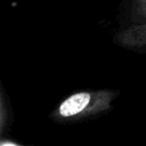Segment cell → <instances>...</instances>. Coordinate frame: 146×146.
<instances>
[{
  "label": "cell",
  "mask_w": 146,
  "mask_h": 146,
  "mask_svg": "<svg viewBox=\"0 0 146 146\" xmlns=\"http://www.w3.org/2000/svg\"><path fill=\"white\" fill-rule=\"evenodd\" d=\"M1 146H21V145H18V144H15V143H13V141H8V140H2L1 141Z\"/></svg>",
  "instance_id": "277c9868"
},
{
  "label": "cell",
  "mask_w": 146,
  "mask_h": 146,
  "mask_svg": "<svg viewBox=\"0 0 146 146\" xmlns=\"http://www.w3.org/2000/svg\"><path fill=\"white\" fill-rule=\"evenodd\" d=\"M131 19L136 24L146 22V0H132Z\"/></svg>",
  "instance_id": "3957f363"
},
{
  "label": "cell",
  "mask_w": 146,
  "mask_h": 146,
  "mask_svg": "<svg viewBox=\"0 0 146 146\" xmlns=\"http://www.w3.org/2000/svg\"><path fill=\"white\" fill-rule=\"evenodd\" d=\"M114 40L120 47L146 52V22L122 30L115 35Z\"/></svg>",
  "instance_id": "7a4b0ae2"
},
{
  "label": "cell",
  "mask_w": 146,
  "mask_h": 146,
  "mask_svg": "<svg viewBox=\"0 0 146 146\" xmlns=\"http://www.w3.org/2000/svg\"><path fill=\"white\" fill-rule=\"evenodd\" d=\"M117 92L110 89L87 90L72 94L54 111L56 121H76L99 115L112 107Z\"/></svg>",
  "instance_id": "6da1fadb"
}]
</instances>
